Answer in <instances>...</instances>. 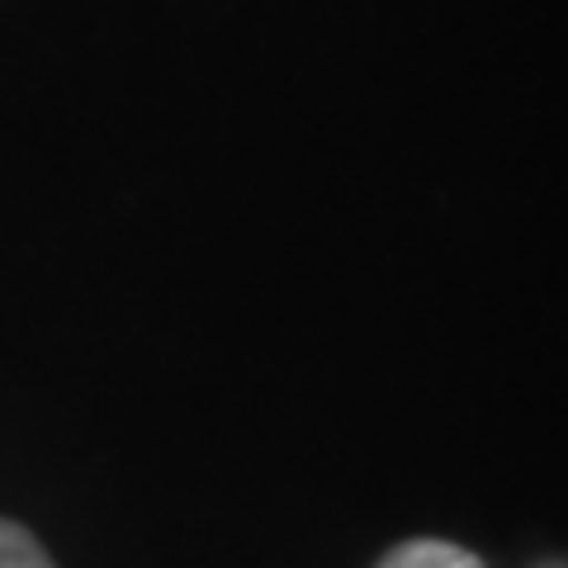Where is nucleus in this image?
<instances>
[{
  "label": "nucleus",
  "instance_id": "nucleus-1",
  "mask_svg": "<svg viewBox=\"0 0 568 568\" xmlns=\"http://www.w3.org/2000/svg\"><path fill=\"white\" fill-rule=\"evenodd\" d=\"M379 568H484V559L446 540H407L398 549H388Z\"/></svg>",
  "mask_w": 568,
  "mask_h": 568
},
{
  "label": "nucleus",
  "instance_id": "nucleus-2",
  "mask_svg": "<svg viewBox=\"0 0 568 568\" xmlns=\"http://www.w3.org/2000/svg\"><path fill=\"white\" fill-rule=\"evenodd\" d=\"M0 568H58L29 526L0 517Z\"/></svg>",
  "mask_w": 568,
  "mask_h": 568
}]
</instances>
